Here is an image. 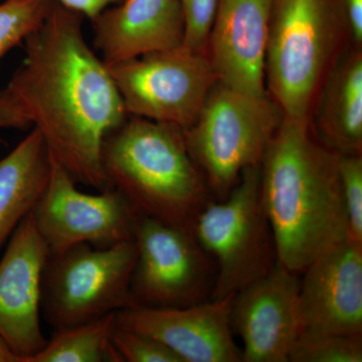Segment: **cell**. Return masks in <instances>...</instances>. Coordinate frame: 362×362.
<instances>
[{
	"label": "cell",
	"mask_w": 362,
	"mask_h": 362,
	"mask_svg": "<svg viewBox=\"0 0 362 362\" xmlns=\"http://www.w3.org/2000/svg\"><path fill=\"white\" fill-rule=\"evenodd\" d=\"M111 341L120 362H181L175 352L156 338L117 323Z\"/></svg>",
	"instance_id": "23"
},
{
	"label": "cell",
	"mask_w": 362,
	"mask_h": 362,
	"mask_svg": "<svg viewBox=\"0 0 362 362\" xmlns=\"http://www.w3.org/2000/svg\"><path fill=\"white\" fill-rule=\"evenodd\" d=\"M132 240L133 306L181 308L211 299L216 265L194 232L138 214Z\"/></svg>",
	"instance_id": "8"
},
{
	"label": "cell",
	"mask_w": 362,
	"mask_h": 362,
	"mask_svg": "<svg viewBox=\"0 0 362 362\" xmlns=\"http://www.w3.org/2000/svg\"><path fill=\"white\" fill-rule=\"evenodd\" d=\"M108 68L128 116L182 129L197 120L209 90L218 81L206 52L183 45Z\"/></svg>",
	"instance_id": "9"
},
{
	"label": "cell",
	"mask_w": 362,
	"mask_h": 362,
	"mask_svg": "<svg viewBox=\"0 0 362 362\" xmlns=\"http://www.w3.org/2000/svg\"><path fill=\"white\" fill-rule=\"evenodd\" d=\"M133 240L109 247L81 244L49 255L42 282V314L54 331L133 306Z\"/></svg>",
	"instance_id": "7"
},
{
	"label": "cell",
	"mask_w": 362,
	"mask_h": 362,
	"mask_svg": "<svg viewBox=\"0 0 362 362\" xmlns=\"http://www.w3.org/2000/svg\"><path fill=\"white\" fill-rule=\"evenodd\" d=\"M0 362H20V359L14 356L1 338H0Z\"/></svg>",
	"instance_id": "28"
},
{
	"label": "cell",
	"mask_w": 362,
	"mask_h": 362,
	"mask_svg": "<svg viewBox=\"0 0 362 362\" xmlns=\"http://www.w3.org/2000/svg\"><path fill=\"white\" fill-rule=\"evenodd\" d=\"M291 362H361L362 337L300 331L290 352Z\"/></svg>",
	"instance_id": "20"
},
{
	"label": "cell",
	"mask_w": 362,
	"mask_h": 362,
	"mask_svg": "<svg viewBox=\"0 0 362 362\" xmlns=\"http://www.w3.org/2000/svg\"><path fill=\"white\" fill-rule=\"evenodd\" d=\"M54 0H4L0 4V62L45 20Z\"/></svg>",
	"instance_id": "21"
},
{
	"label": "cell",
	"mask_w": 362,
	"mask_h": 362,
	"mask_svg": "<svg viewBox=\"0 0 362 362\" xmlns=\"http://www.w3.org/2000/svg\"><path fill=\"white\" fill-rule=\"evenodd\" d=\"M352 44L362 47V0H343Z\"/></svg>",
	"instance_id": "27"
},
{
	"label": "cell",
	"mask_w": 362,
	"mask_h": 362,
	"mask_svg": "<svg viewBox=\"0 0 362 362\" xmlns=\"http://www.w3.org/2000/svg\"><path fill=\"white\" fill-rule=\"evenodd\" d=\"M82 14L54 0L25 40V58L6 87L78 183L109 188L102 166L107 136L128 118L108 66L86 40Z\"/></svg>",
	"instance_id": "1"
},
{
	"label": "cell",
	"mask_w": 362,
	"mask_h": 362,
	"mask_svg": "<svg viewBox=\"0 0 362 362\" xmlns=\"http://www.w3.org/2000/svg\"><path fill=\"white\" fill-rule=\"evenodd\" d=\"M338 166L347 216V239L362 245V154L339 156Z\"/></svg>",
	"instance_id": "22"
},
{
	"label": "cell",
	"mask_w": 362,
	"mask_h": 362,
	"mask_svg": "<svg viewBox=\"0 0 362 362\" xmlns=\"http://www.w3.org/2000/svg\"><path fill=\"white\" fill-rule=\"evenodd\" d=\"M54 156L45 192L32 211L49 255L81 244L109 247L132 240L138 214L115 188L85 194Z\"/></svg>",
	"instance_id": "10"
},
{
	"label": "cell",
	"mask_w": 362,
	"mask_h": 362,
	"mask_svg": "<svg viewBox=\"0 0 362 362\" xmlns=\"http://www.w3.org/2000/svg\"><path fill=\"white\" fill-rule=\"evenodd\" d=\"M68 8L73 9L82 14L85 18L93 20L104 9L118 4L122 0H56Z\"/></svg>",
	"instance_id": "26"
},
{
	"label": "cell",
	"mask_w": 362,
	"mask_h": 362,
	"mask_svg": "<svg viewBox=\"0 0 362 362\" xmlns=\"http://www.w3.org/2000/svg\"><path fill=\"white\" fill-rule=\"evenodd\" d=\"M351 44L343 0H272L264 74L283 115L309 120L324 80Z\"/></svg>",
	"instance_id": "4"
},
{
	"label": "cell",
	"mask_w": 362,
	"mask_h": 362,
	"mask_svg": "<svg viewBox=\"0 0 362 362\" xmlns=\"http://www.w3.org/2000/svg\"><path fill=\"white\" fill-rule=\"evenodd\" d=\"M339 154L312 131L310 121L285 117L259 165L262 201L276 259L301 274L316 257L347 239Z\"/></svg>",
	"instance_id": "2"
},
{
	"label": "cell",
	"mask_w": 362,
	"mask_h": 362,
	"mask_svg": "<svg viewBox=\"0 0 362 362\" xmlns=\"http://www.w3.org/2000/svg\"><path fill=\"white\" fill-rule=\"evenodd\" d=\"M51 170L52 154L37 128L0 159V249L32 213Z\"/></svg>",
	"instance_id": "18"
},
{
	"label": "cell",
	"mask_w": 362,
	"mask_h": 362,
	"mask_svg": "<svg viewBox=\"0 0 362 362\" xmlns=\"http://www.w3.org/2000/svg\"><path fill=\"white\" fill-rule=\"evenodd\" d=\"M283 118L268 94H247L220 81L214 85L197 120L183 129L190 156L214 199H226L243 171L261 165Z\"/></svg>",
	"instance_id": "5"
},
{
	"label": "cell",
	"mask_w": 362,
	"mask_h": 362,
	"mask_svg": "<svg viewBox=\"0 0 362 362\" xmlns=\"http://www.w3.org/2000/svg\"><path fill=\"white\" fill-rule=\"evenodd\" d=\"M272 0H218L206 56L220 82L262 96Z\"/></svg>",
	"instance_id": "15"
},
{
	"label": "cell",
	"mask_w": 362,
	"mask_h": 362,
	"mask_svg": "<svg viewBox=\"0 0 362 362\" xmlns=\"http://www.w3.org/2000/svg\"><path fill=\"white\" fill-rule=\"evenodd\" d=\"M32 125L26 118L16 98L6 87L0 90V129L1 128H23Z\"/></svg>",
	"instance_id": "25"
},
{
	"label": "cell",
	"mask_w": 362,
	"mask_h": 362,
	"mask_svg": "<svg viewBox=\"0 0 362 362\" xmlns=\"http://www.w3.org/2000/svg\"><path fill=\"white\" fill-rule=\"evenodd\" d=\"M192 232L216 265L211 300L235 295L267 275L277 259L259 190V166L243 171L226 199L209 202Z\"/></svg>",
	"instance_id": "6"
},
{
	"label": "cell",
	"mask_w": 362,
	"mask_h": 362,
	"mask_svg": "<svg viewBox=\"0 0 362 362\" xmlns=\"http://www.w3.org/2000/svg\"><path fill=\"white\" fill-rule=\"evenodd\" d=\"M90 21L95 49L107 66L175 49L185 40L178 0H122Z\"/></svg>",
	"instance_id": "16"
},
{
	"label": "cell",
	"mask_w": 362,
	"mask_h": 362,
	"mask_svg": "<svg viewBox=\"0 0 362 362\" xmlns=\"http://www.w3.org/2000/svg\"><path fill=\"white\" fill-rule=\"evenodd\" d=\"M301 274L299 332L362 337V245L342 240L316 257Z\"/></svg>",
	"instance_id": "14"
},
{
	"label": "cell",
	"mask_w": 362,
	"mask_h": 362,
	"mask_svg": "<svg viewBox=\"0 0 362 362\" xmlns=\"http://www.w3.org/2000/svg\"><path fill=\"white\" fill-rule=\"evenodd\" d=\"M116 313L54 331L30 362H120L112 345Z\"/></svg>",
	"instance_id": "19"
},
{
	"label": "cell",
	"mask_w": 362,
	"mask_h": 362,
	"mask_svg": "<svg viewBox=\"0 0 362 362\" xmlns=\"http://www.w3.org/2000/svg\"><path fill=\"white\" fill-rule=\"evenodd\" d=\"M102 166L137 214L194 230L213 195L192 160L182 128L128 116L105 139Z\"/></svg>",
	"instance_id": "3"
},
{
	"label": "cell",
	"mask_w": 362,
	"mask_h": 362,
	"mask_svg": "<svg viewBox=\"0 0 362 362\" xmlns=\"http://www.w3.org/2000/svg\"><path fill=\"white\" fill-rule=\"evenodd\" d=\"M233 296L181 308L135 305L116 312V323L156 338L181 362H243L230 325Z\"/></svg>",
	"instance_id": "13"
},
{
	"label": "cell",
	"mask_w": 362,
	"mask_h": 362,
	"mask_svg": "<svg viewBox=\"0 0 362 362\" xmlns=\"http://www.w3.org/2000/svg\"><path fill=\"white\" fill-rule=\"evenodd\" d=\"M300 275L276 261L267 275L235 293L230 325L243 362H288L299 333Z\"/></svg>",
	"instance_id": "12"
},
{
	"label": "cell",
	"mask_w": 362,
	"mask_h": 362,
	"mask_svg": "<svg viewBox=\"0 0 362 362\" xmlns=\"http://www.w3.org/2000/svg\"><path fill=\"white\" fill-rule=\"evenodd\" d=\"M178 1L185 16V33L183 45L192 51L206 52L218 0Z\"/></svg>",
	"instance_id": "24"
},
{
	"label": "cell",
	"mask_w": 362,
	"mask_h": 362,
	"mask_svg": "<svg viewBox=\"0 0 362 362\" xmlns=\"http://www.w3.org/2000/svg\"><path fill=\"white\" fill-rule=\"evenodd\" d=\"M49 255L30 213L9 238L0 259V338L20 362H30L47 341L40 317Z\"/></svg>",
	"instance_id": "11"
},
{
	"label": "cell",
	"mask_w": 362,
	"mask_h": 362,
	"mask_svg": "<svg viewBox=\"0 0 362 362\" xmlns=\"http://www.w3.org/2000/svg\"><path fill=\"white\" fill-rule=\"evenodd\" d=\"M310 125L319 141L339 156L362 154V47L351 44L324 80Z\"/></svg>",
	"instance_id": "17"
}]
</instances>
